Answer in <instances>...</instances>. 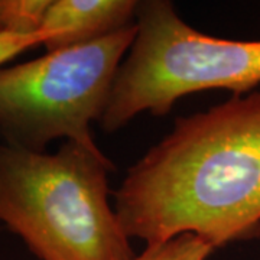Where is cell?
<instances>
[{
    "label": "cell",
    "instance_id": "1",
    "mask_svg": "<svg viewBox=\"0 0 260 260\" xmlns=\"http://www.w3.org/2000/svg\"><path fill=\"white\" fill-rule=\"evenodd\" d=\"M113 198L123 230L146 244L194 234L217 250L260 237V91L178 117Z\"/></svg>",
    "mask_w": 260,
    "mask_h": 260
},
{
    "label": "cell",
    "instance_id": "2",
    "mask_svg": "<svg viewBox=\"0 0 260 260\" xmlns=\"http://www.w3.org/2000/svg\"><path fill=\"white\" fill-rule=\"evenodd\" d=\"M113 169L100 149L74 142L48 153L0 140V223L39 260H132L110 204Z\"/></svg>",
    "mask_w": 260,
    "mask_h": 260
},
{
    "label": "cell",
    "instance_id": "3",
    "mask_svg": "<svg viewBox=\"0 0 260 260\" xmlns=\"http://www.w3.org/2000/svg\"><path fill=\"white\" fill-rule=\"evenodd\" d=\"M136 26L99 121L106 133L120 130L142 113L165 116L188 94H247L260 84V41L204 35L168 0L139 2Z\"/></svg>",
    "mask_w": 260,
    "mask_h": 260
},
{
    "label": "cell",
    "instance_id": "4",
    "mask_svg": "<svg viewBox=\"0 0 260 260\" xmlns=\"http://www.w3.org/2000/svg\"><path fill=\"white\" fill-rule=\"evenodd\" d=\"M136 34L135 22L91 42L0 68V140L35 152H45L56 139L99 149L91 124L102 119Z\"/></svg>",
    "mask_w": 260,
    "mask_h": 260
},
{
    "label": "cell",
    "instance_id": "5",
    "mask_svg": "<svg viewBox=\"0 0 260 260\" xmlns=\"http://www.w3.org/2000/svg\"><path fill=\"white\" fill-rule=\"evenodd\" d=\"M139 2L135 0H49L41 30L54 38L47 51L87 44L136 22Z\"/></svg>",
    "mask_w": 260,
    "mask_h": 260
},
{
    "label": "cell",
    "instance_id": "6",
    "mask_svg": "<svg viewBox=\"0 0 260 260\" xmlns=\"http://www.w3.org/2000/svg\"><path fill=\"white\" fill-rule=\"evenodd\" d=\"M49 0H0V35L41 30Z\"/></svg>",
    "mask_w": 260,
    "mask_h": 260
},
{
    "label": "cell",
    "instance_id": "7",
    "mask_svg": "<svg viewBox=\"0 0 260 260\" xmlns=\"http://www.w3.org/2000/svg\"><path fill=\"white\" fill-rule=\"evenodd\" d=\"M214 249L194 234H181L167 242L146 244L132 260H207Z\"/></svg>",
    "mask_w": 260,
    "mask_h": 260
},
{
    "label": "cell",
    "instance_id": "8",
    "mask_svg": "<svg viewBox=\"0 0 260 260\" xmlns=\"http://www.w3.org/2000/svg\"><path fill=\"white\" fill-rule=\"evenodd\" d=\"M54 38L52 34L38 30L32 34H5L0 35V67L38 45H45Z\"/></svg>",
    "mask_w": 260,
    "mask_h": 260
}]
</instances>
